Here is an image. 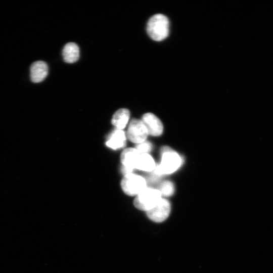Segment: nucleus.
<instances>
[{"mask_svg": "<svg viewBox=\"0 0 273 273\" xmlns=\"http://www.w3.org/2000/svg\"><path fill=\"white\" fill-rule=\"evenodd\" d=\"M121 185L126 194L133 196H137L147 188V182L142 176L131 173L124 175Z\"/></svg>", "mask_w": 273, "mask_h": 273, "instance_id": "4", "label": "nucleus"}, {"mask_svg": "<svg viewBox=\"0 0 273 273\" xmlns=\"http://www.w3.org/2000/svg\"><path fill=\"white\" fill-rule=\"evenodd\" d=\"M170 209L169 202L167 199L162 198L155 206L146 211V213L148 218L152 221L161 222L168 217Z\"/></svg>", "mask_w": 273, "mask_h": 273, "instance_id": "6", "label": "nucleus"}, {"mask_svg": "<svg viewBox=\"0 0 273 273\" xmlns=\"http://www.w3.org/2000/svg\"><path fill=\"white\" fill-rule=\"evenodd\" d=\"M62 56L64 61L68 63L76 62L79 58V48L74 42L66 43L62 50Z\"/></svg>", "mask_w": 273, "mask_h": 273, "instance_id": "10", "label": "nucleus"}, {"mask_svg": "<svg viewBox=\"0 0 273 273\" xmlns=\"http://www.w3.org/2000/svg\"><path fill=\"white\" fill-rule=\"evenodd\" d=\"M140 153L135 148H127L122 153L121 160L123 166L133 170Z\"/></svg>", "mask_w": 273, "mask_h": 273, "instance_id": "11", "label": "nucleus"}, {"mask_svg": "<svg viewBox=\"0 0 273 273\" xmlns=\"http://www.w3.org/2000/svg\"><path fill=\"white\" fill-rule=\"evenodd\" d=\"M162 196L169 197L171 196L174 191L173 184L170 181L166 180L161 184L159 189Z\"/></svg>", "mask_w": 273, "mask_h": 273, "instance_id": "14", "label": "nucleus"}, {"mask_svg": "<svg viewBox=\"0 0 273 273\" xmlns=\"http://www.w3.org/2000/svg\"><path fill=\"white\" fill-rule=\"evenodd\" d=\"M169 28V22L167 17L162 14H157L152 16L148 20L147 31L153 40L161 41L168 36Z\"/></svg>", "mask_w": 273, "mask_h": 273, "instance_id": "2", "label": "nucleus"}, {"mask_svg": "<svg viewBox=\"0 0 273 273\" xmlns=\"http://www.w3.org/2000/svg\"><path fill=\"white\" fill-rule=\"evenodd\" d=\"M126 143V136L124 131L117 129L109 136L106 145L114 150L123 147Z\"/></svg>", "mask_w": 273, "mask_h": 273, "instance_id": "9", "label": "nucleus"}, {"mask_svg": "<svg viewBox=\"0 0 273 273\" xmlns=\"http://www.w3.org/2000/svg\"><path fill=\"white\" fill-rule=\"evenodd\" d=\"M48 74L47 64L42 61H37L32 64L30 68L31 81L39 83L42 81Z\"/></svg>", "mask_w": 273, "mask_h": 273, "instance_id": "8", "label": "nucleus"}, {"mask_svg": "<svg viewBox=\"0 0 273 273\" xmlns=\"http://www.w3.org/2000/svg\"><path fill=\"white\" fill-rule=\"evenodd\" d=\"M142 121L144 123L149 134L157 136L162 133L163 124L160 120L154 114L145 113L142 117Z\"/></svg>", "mask_w": 273, "mask_h": 273, "instance_id": "7", "label": "nucleus"}, {"mask_svg": "<svg viewBox=\"0 0 273 273\" xmlns=\"http://www.w3.org/2000/svg\"><path fill=\"white\" fill-rule=\"evenodd\" d=\"M162 199L158 189L146 188L134 200L133 204L138 209L147 211L155 206Z\"/></svg>", "mask_w": 273, "mask_h": 273, "instance_id": "3", "label": "nucleus"}, {"mask_svg": "<svg viewBox=\"0 0 273 273\" xmlns=\"http://www.w3.org/2000/svg\"><path fill=\"white\" fill-rule=\"evenodd\" d=\"M181 162L177 153L168 147H164L161 150V163L155 167L154 173L158 175L172 173L178 169Z\"/></svg>", "mask_w": 273, "mask_h": 273, "instance_id": "1", "label": "nucleus"}, {"mask_svg": "<svg viewBox=\"0 0 273 273\" xmlns=\"http://www.w3.org/2000/svg\"><path fill=\"white\" fill-rule=\"evenodd\" d=\"M129 117L130 112L128 109H119L114 114L111 122L117 129L122 130L126 126Z\"/></svg>", "mask_w": 273, "mask_h": 273, "instance_id": "13", "label": "nucleus"}, {"mask_svg": "<svg viewBox=\"0 0 273 273\" xmlns=\"http://www.w3.org/2000/svg\"><path fill=\"white\" fill-rule=\"evenodd\" d=\"M148 132L142 120L132 119L127 132L128 139L132 143L139 144L146 141Z\"/></svg>", "mask_w": 273, "mask_h": 273, "instance_id": "5", "label": "nucleus"}, {"mask_svg": "<svg viewBox=\"0 0 273 273\" xmlns=\"http://www.w3.org/2000/svg\"><path fill=\"white\" fill-rule=\"evenodd\" d=\"M156 167L153 158L149 154L140 153L137 158L135 168L145 171L154 170Z\"/></svg>", "mask_w": 273, "mask_h": 273, "instance_id": "12", "label": "nucleus"}, {"mask_svg": "<svg viewBox=\"0 0 273 273\" xmlns=\"http://www.w3.org/2000/svg\"><path fill=\"white\" fill-rule=\"evenodd\" d=\"M152 144L147 141H144L142 143L138 144L136 146V150L141 154H148V153L152 150Z\"/></svg>", "mask_w": 273, "mask_h": 273, "instance_id": "15", "label": "nucleus"}]
</instances>
